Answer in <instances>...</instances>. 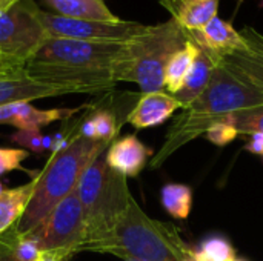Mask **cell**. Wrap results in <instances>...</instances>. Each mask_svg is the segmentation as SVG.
Listing matches in <instances>:
<instances>
[{"label":"cell","mask_w":263,"mask_h":261,"mask_svg":"<svg viewBox=\"0 0 263 261\" xmlns=\"http://www.w3.org/2000/svg\"><path fill=\"white\" fill-rule=\"evenodd\" d=\"M122 45L48 37L23 71L31 80L69 94L109 91L117 85L112 71Z\"/></svg>","instance_id":"1"},{"label":"cell","mask_w":263,"mask_h":261,"mask_svg":"<svg viewBox=\"0 0 263 261\" xmlns=\"http://www.w3.org/2000/svg\"><path fill=\"white\" fill-rule=\"evenodd\" d=\"M259 106H263L262 92L219 62L205 91L180 109L174 118L162 148L153 157L151 166L160 168L177 149L205 135L214 123Z\"/></svg>","instance_id":"2"},{"label":"cell","mask_w":263,"mask_h":261,"mask_svg":"<svg viewBox=\"0 0 263 261\" xmlns=\"http://www.w3.org/2000/svg\"><path fill=\"white\" fill-rule=\"evenodd\" d=\"M190 249L174 225L151 218L134 198L114 228L86 248L126 261H185Z\"/></svg>","instance_id":"3"},{"label":"cell","mask_w":263,"mask_h":261,"mask_svg":"<svg viewBox=\"0 0 263 261\" xmlns=\"http://www.w3.org/2000/svg\"><path fill=\"white\" fill-rule=\"evenodd\" d=\"M109 145V142L91 140L77 134L63 151L52 154L45 168L35 175L34 192L17 223V231L29 234L37 229L52 209L77 189L83 172Z\"/></svg>","instance_id":"4"},{"label":"cell","mask_w":263,"mask_h":261,"mask_svg":"<svg viewBox=\"0 0 263 261\" xmlns=\"http://www.w3.org/2000/svg\"><path fill=\"white\" fill-rule=\"evenodd\" d=\"M188 40V31L174 18L159 25H145L137 35L122 45L112 71L116 83H136L142 94L165 91L166 65Z\"/></svg>","instance_id":"5"},{"label":"cell","mask_w":263,"mask_h":261,"mask_svg":"<svg viewBox=\"0 0 263 261\" xmlns=\"http://www.w3.org/2000/svg\"><path fill=\"white\" fill-rule=\"evenodd\" d=\"M77 194L85 215V240L79 249L82 252L114 228L134 197L126 177L111 169L103 154L83 172Z\"/></svg>","instance_id":"6"},{"label":"cell","mask_w":263,"mask_h":261,"mask_svg":"<svg viewBox=\"0 0 263 261\" xmlns=\"http://www.w3.org/2000/svg\"><path fill=\"white\" fill-rule=\"evenodd\" d=\"M34 6L31 0H22L0 9V55L15 71L23 69L48 38Z\"/></svg>","instance_id":"7"},{"label":"cell","mask_w":263,"mask_h":261,"mask_svg":"<svg viewBox=\"0 0 263 261\" xmlns=\"http://www.w3.org/2000/svg\"><path fill=\"white\" fill-rule=\"evenodd\" d=\"M31 234L37 238L42 251L77 254L85 240V215L77 189L62 200Z\"/></svg>","instance_id":"8"},{"label":"cell","mask_w":263,"mask_h":261,"mask_svg":"<svg viewBox=\"0 0 263 261\" xmlns=\"http://www.w3.org/2000/svg\"><path fill=\"white\" fill-rule=\"evenodd\" d=\"M34 12L40 20V23L43 25L45 31L48 32V37H59V38L125 43L145 28V25L129 20H120L111 23V22L69 18L54 12L42 11L40 8H37V5L34 6Z\"/></svg>","instance_id":"9"},{"label":"cell","mask_w":263,"mask_h":261,"mask_svg":"<svg viewBox=\"0 0 263 261\" xmlns=\"http://www.w3.org/2000/svg\"><path fill=\"white\" fill-rule=\"evenodd\" d=\"M240 34L245 49L228 55L222 63L263 94V34L251 26L240 29Z\"/></svg>","instance_id":"10"},{"label":"cell","mask_w":263,"mask_h":261,"mask_svg":"<svg viewBox=\"0 0 263 261\" xmlns=\"http://www.w3.org/2000/svg\"><path fill=\"white\" fill-rule=\"evenodd\" d=\"M190 38L203 51H206L217 62H222L228 55L245 49V40L231 23L214 17L208 25L199 31L188 32Z\"/></svg>","instance_id":"11"},{"label":"cell","mask_w":263,"mask_h":261,"mask_svg":"<svg viewBox=\"0 0 263 261\" xmlns=\"http://www.w3.org/2000/svg\"><path fill=\"white\" fill-rule=\"evenodd\" d=\"M183 105L166 91L140 94L133 109L126 115V122L136 129H148L163 125Z\"/></svg>","instance_id":"12"},{"label":"cell","mask_w":263,"mask_h":261,"mask_svg":"<svg viewBox=\"0 0 263 261\" xmlns=\"http://www.w3.org/2000/svg\"><path fill=\"white\" fill-rule=\"evenodd\" d=\"M153 151L146 148L136 135H125L109 145L105 160L111 169L123 177H137L148 163Z\"/></svg>","instance_id":"13"},{"label":"cell","mask_w":263,"mask_h":261,"mask_svg":"<svg viewBox=\"0 0 263 261\" xmlns=\"http://www.w3.org/2000/svg\"><path fill=\"white\" fill-rule=\"evenodd\" d=\"M69 94L63 88L43 85L31 80L25 71L0 78V106L15 102H31L48 97H59Z\"/></svg>","instance_id":"14"},{"label":"cell","mask_w":263,"mask_h":261,"mask_svg":"<svg viewBox=\"0 0 263 261\" xmlns=\"http://www.w3.org/2000/svg\"><path fill=\"white\" fill-rule=\"evenodd\" d=\"M173 18L188 32L199 31L217 17L219 0H160Z\"/></svg>","instance_id":"15"},{"label":"cell","mask_w":263,"mask_h":261,"mask_svg":"<svg viewBox=\"0 0 263 261\" xmlns=\"http://www.w3.org/2000/svg\"><path fill=\"white\" fill-rule=\"evenodd\" d=\"M54 11V14L82 18V20H97V22H120L116 14L106 6L105 0H45Z\"/></svg>","instance_id":"16"},{"label":"cell","mask_w":263,"mask_h":261,"mask_svg":"<svg viewBox=\"0 0 263 261\" xmlns=\"http://www.w3.org/2000/svg\"><path fill=\"white\" fill-rule=\"evenodd\" d=\"M217 63L219 62L214 57H211L202 48H199V54L196 57V62H194L182 89L174 94V97L183 105V108L186 105H190L193 100H196L205 91Z\"/></svg>","instance_id":"17"},{"label":"cell","mask_w":263,"mask_h":261,"mask_svg":"<svg viewBox=\"0 0 263 261\" xmlns=\"http://www.w3.org/2000/svg\"><path fill=\"white\" fill-rule=\"evenodd\" d=\"M35 186V175L23 186L5 189L0 194V235L15 226L26 211Z\"/></svg>","instance_id":"18"},{"label":"cell","mask_w":263,"mask_h":261,"mask_svg":"<svg viewBox=\"0 0 263 261\" xmlns=\"http://www.w3.org/2000/svg\"><path fill=\"white\" fill-rule=\"evenodd\" d=\"M199 54V46L190 38L188 43L177 51L168 62L166 69H165V75H163V89L174 95L176 92H179L196 62V57Z\"/></svg>","instance_id":"19"},{"label":"cell","mask_w":263,"mask_h":261,"mask_svg":"<svg viewBox=\"0 0 263 261\" xmlns=\"http://www.w3.org/2000/svg\"><path fill=\"white\" fill-rule=\"evenodd\" d=\"M117 115L109 109H96L91 115H88L79 128V135L91 140H103L114 142V137L119 132Z\"/></svg>","instance_id":"20"},{"label":"cell","mask_w":263,"mask_h":261,"mask_svg":"<svg viewBox=\"0 0 263 261\" xmlns=\"http://www.w3.org/2000/svg\"><path fill=\"white\" fill-rule=\"evenodd\" d=\"M160 203L173 218L185 220L193 209V189L183 183H168L160 191Z\"/></svg>","instance_id":"21"},{"label":"cell","mask_w":263,"mask_h":261,"mask_svg":"<svg viewBox=\"0 0 263 261\" xmlns=\"http://www.w3.org/2000/svg\"><path fill=\"white\" fill-rule=\"evenodd\" d=\"M199 261H231L236 258L233 245L223 237H210L203 240L197 249H193Z\"/></svg>","instance_id":"22"},{"label":"cell","mask_w":263,"mask_h":261,"mask_svg":"<svg viewBox=\"0 0 263 261\" xmlns=\"http://www.w3.org/2000/svg\"><path fill=\"white\" fill-rule=\"evenodd\" d=\"M42 252L43 251L37 238L31 232L29 234L17 232L11 245V255L14 261H35Z\"/></svg>","instance_id":"23"},{"label":"cell","mask_w":263,"mask_h":261,"mask_svg":"<svg viewBox=\"0 0 263 261\" xmlns=\"http://www.w3.org/2000/svg\"><path fill=\"white\" fill-rule=\"evenodd\" d=\"M234 115V114H233ZM233 115L214 123L206 132H205V138L208 142H211L216 146H227L231 142H234L240 134L237 131V128L234 126V120Z\"/></svg>","instance_id":"24"},{"label":"cell","mask_w":263,"mask_h":261,"mask_svg":"<svg viewBox=\"0 0 263 261\" xmlns=\"http://www.w3.org/2000/svg\"><path fill=\"white\" fill-rule=\"evenodd\" d=\"M233 120L240 135H251L254 132H263V106L237 112L233 115Z\"/></svg>","instance_id":"25"},{"label":"cell","mask_w":263,"mask_h":261,"mask_svg":"<svg viewBox=\"0 0 263 261\" xmlns=\"http://www.w3.org/2000/svg\"><path fill=\"white\" fill-rule=\"evenodd\" d=\"M29 152L26 149H14V148H0V175L15 171V169H23L22 162L26 160Z\"/></svg>","instance_id":"26"},{"label":"cell","mask_w":263,"mask_h":261,"mask_svg":"<svg viewBox=\"0 0 263 261\" xmlns=\"http://www.w3.org/2000/svg\"><path fill=\"white\" fill-rule=\"evenodd\" d=\"M9 140L35 154L43 152V134L40 131H17L9 137Z\"/></svg>","instance_id":"27"},{"label":"cell","mask_w":263,"mask_h":261,"mask_svg":"<svg viewBox=\"0 0 263 261\" xmlns=\"http://www.w3.org/2000/svg\"><path fill=\"white\" fill-rule=\"evenodd\" d=\"M17 225L9 228L6 232H3L0 235V261H14L11 255V245L14 237L17 235Z\"/></svg>","instance_id":"28"},{"label":"cell","mask_w":263,"mask_h":261,"mask_svg":"<svg viewBox=\"0 0 263 261\" xmlns=\"http://www.w3.org/2000/svg\"><path fill=\"white\" fill-rule=\"evenodd\" d=\"M248 143L245 146L247 151H250L254 155H259L263 158V132H254L248 135Z\"/></svg>","instance_id":"29"},{"label":"cell","mask_w":263,"mask_h":261,"mask_svg":"<svg viewBox=\"0 0 263 261\" xmlns=\"http://www.w3.org/2000/svg\"><path fill=\"white\" fill-rule=\"evenodd\" d=\"M71 257L62 251H43L35 261H71Z\"/></svg>","instance_id":"30"},{"label":"cell","mask_w":263,"mask_h":261,"mask_svg":"<svg viewBox=\"0 0 263 261\" xmlns=\"http://www.w3.org/2000/svg\"><path fill=\"white\" fill-rule=\"evenodd\" d=\"M22 71H23V69H20V71H15V69L9 68V66L5 63V60L2 58V55H0V78H5V77L14 75V74H18V72H22Z\"/></svg>","instance_id":"31"},{"label":"cell","mask_w":263,"mask_h":261,"mask_svg":"<svg viewBox=\"0 0 263 261\" xmlns=\"http://www.w3.org/2000/svg\"><path fill=\"white\" fill-rule=\"evenodd\" d=\"M17 2H22V0H0V9H5V8H8Z\"/></svg>","instance_id":"32"},{"label":"cell","mask_w":263,"mask_h":261,"mask_svg":"<svg viewBox=\"0 0 263 261\" xmlns=\"http://www.w3.org/2000/svg\"><path fill=\"white\" fill-rule=\"evenodd\" d=\"M185 261H199L196 257H194V254H193V249H190V252H188V255H186V258Z\"/></svg>","instance_id":"33"},{"label":"cell","mask_w":263,"mask_h":261,"mask_svg":"<svg viewBox=\"0 0 263 261\" xmlns=\"http://www.w3.org/2000/svg\"><path fill=\"white\" fill-rule=\"evenodd\" d=\"M3 191H5V189H3V185H2V182H0V194H2Z\"/></svg>","instance_id":"34"},{"label":"cell","mask_w":263,"mask_h":261,"mask_svg":"<svg viewBox=\"0 0 263 261\" xmlns=\"http://www.w3.org/2000/svg\"><path fill=\"white\" fill-rule=\"evenodd\" d=\"M231 261H245V260H240V258H233Z\"/></svg>","instance_id":"35"},{"label":"cell","mask_w":263,"mask_h":261,"mask_svg":"<svg viewBox=\"0 0 263 261\" xmlns=\"http://www.w3.org/2000/svg\"><path fill=\"white\" fill-rule=\"evenodd\" d=\"M260 6H262V8H263V0H260Z\"/></svg>","instance_id":"36"}]
</instances>
